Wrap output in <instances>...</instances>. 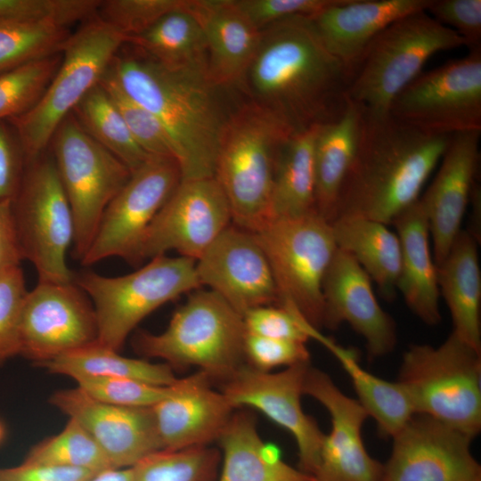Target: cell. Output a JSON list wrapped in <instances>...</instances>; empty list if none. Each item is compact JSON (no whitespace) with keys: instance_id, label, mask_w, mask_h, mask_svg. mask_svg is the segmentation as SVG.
<instances>
[{"instance_id":"19","label":"cell","mask_w":481,"mask_h":481,"mask_svg":"<svg viewBox=\"0 0 481 481\" xmlns=\"http://www.w3.org/2000/svg\"><path fill=\"white\" fill-rule=\"evenodd\" d=\"M195 268L200 286L242 316L256 307L280 305L269 262L253 232L231 224L196 260Z\"/></svg>"},{"instance_id":"8","label":"cell","mask_w":481,"mask_h":481,"mask_svg":"<svg viewBox=\"0 0 481 481\" xmlns=\"http://www.w3.org/2000/svg\"><path fill=\"white\" fill-rule=\"evenodd\" d=\"M126 37L99 18L70 34L53 77L37 103L12 118L27 162L42 155L61 123L98 85Z\"/></svg>"},{"instance_id":"26","label":"cell","mask_w":481,"mask_h":481,"mask_svg":"<svg viewBox=\"0 0 481 481\" xmlns=\"http://www.w3.org/2000/svg\"><path fill=\"white\" fill-rule=\"evenodd\" d=\"M207 43L208 69L217 86L240 84L258 46V30L235 0H191Z\"/></svg>"},{"instance_id":"35","label":"cell","mask_w":481,"mask_h":481,"mask_svg":"<svg viewBox=\"0 0 481 481\" xmlns=\"http://www.w3.org/2000/svg\"><path fill=\"white\" fill-rule=\"evenodd\" d=\"M38 365L75 380L92 377L128 378L152 385L170 386L178 379L167 363L125 357L98 342Z\"/></svg>"},{"instance_id":"24","label":"cell","mask_w":481,"mask_h":481,"mask_svg":"<svg viewBox=\"0 0 481 481\" xmlns=\"http://www.w3.org/2000/svg\"><path fill=\"white\" fill-rule=\"evenodd\" d=\"M203 371L178 379L173 391L152 406L163 450L208 445L218 440L233 413L222 391Z\"/></svg>"},{"instance_id":"38","label":"cell","mask_w":481,"mask_h":481,"mask_svg":"<svg viewBox=\"0 0 481 481\" xmlns=\"http://www.w3.org/2000/svg\"><path fill=\"white\" fill-rule=\"evenodd\" d=\"M68 28L41 22H0V74L61 53Z\"/></svg>"},{"instance_id":"48","label":"cell","mask_w":481,"mask_h":481,"mask_svg":"<svg viewBox=\"0 0 481 481\" xmlns=\"http://www.w3.org/2000/svg\"><path fill=\"white\" fill-rule=\"evenodd\" d=\"M426 11L461 36L469 49L481 48V0H431Z\"/></svg>"},{"instance_id":"40","label":"cell","mask_w":481,"mask_h":481,"mask_svg":"<svg viewBox=\"0 0 481 481\" xmlns=\"http://www.w3.org/2000/svg\"><path fill=\"white\" fill-rule=\"evenodd\" d=\"M61 61V53L0 74V120L28 111L40 99Z\"/></svg>"},{"instance_id":"29","label":"cell","mask_w":481,"mask_h":481,"mask_svg":"<svg viewBox=\"0 0 481 481\" xmlns=\"http://www.w3.org/2000/svg\"><path fill=\"white\" fill-rule=\"evenodd\" d=\"M222 449L217 481H316L285 463L280 450L265 444L253 414L232 413L218 440Z\"/></svg>"},{"instance_id":"5","label":"cell","mask_w":481,"mask_h":481,"mask_svg":"<svg viewBox=\"0 0 481 481\" xmlns=\"http://www.w3.org/2000/svg\"><path fill=\"white\" fill-rule=\"evenodd\" d=\"M243 317L210 289H198L159 334L141 331L134 346L171 368L198 367L211 380L224 382L244 363Z\"/></svg>"},{"instance_id":"28","label":"cell","mask_w":481,"mask_h":481,"mask_svg":"<svg viewBox=\"0 0 481 481\" xmlns=\"http://www.w3.org/2000/svg\"><path fill=\"white\" fill-rule=\"evenodd\" d=\"M478 242L468 230L461 229L436 269L439 293L451 313L452 333L481 352Z\"/></svg>"},{"instance_id":"1","label":"cell","mask_w":481,"mask_h":481,"mask_svg":"<svg viewBox=\"0 0 481 481\" xmlns=\"http://www.w3.org/2000/svg\"><path fill=\"white\" fill-rule=\"evenodd\" d=\"M349 77L308 16H291L261 30L240 83L252 102L280 115L295 131L338 118Z\"/></svg>"},{"instance_id":"7","label":"cell","mask_w":481,"mask_h":481,"mask_svg":"<svg viewBox=\"0 0 481 481\" xmlns=\"http://www.w3.org/2000/svg\"><path fill=\"white\" fill-rule=\"evenodd\" d=\"M466 45L456 32L427 11L405 15L386 27L368 45L346 95L374 115L388 113L395 97L436 53Z\"/></svg>"},{"instance_id":"36","label":"cell","mask_w":481,"mask_h":481,"mask_svg":"<svg viewBox=\"0 0 481 481\" xmlns=\"http://www.w3.org/2000/svg\"><path fill=\"white\" fill-rule=\"evenodd\" d=\"M82 127L132 172L151 155L135 142L114 102L99 83L72 111Z\"/></svg>"},{"instance_id":"15","label":"cell","mask_w":481,"mask_h":481,"mask_svg":"<svg viewBox=\"0 0 481 481\" xmlns=\"http://www.w3.org/2000/svg\"><path fill=\"white\" fill-rule=\"evenodd\" d=\"M20 339V355L37 364L97 342L90 298L74 281H38L23 304Z\"/></svg>"},{"instance_id":"42","label":"cell","mask_w":481,"mask_h":481,"mask_svg":"<svg viewBox=\"0 0 481 481\" xmlns=\"http://www.w3.org/2000/svg\"><path fill=\"white\" fill-rule=\"evenodd\" d=\"M98 0H0V22L68 26L97 13Z\"/></svg>"},{"instance_id":"21","label":"cell","mask_w":481,"mask_h":481,"mask_svg":"<svg viewBox=\"0 0 481 481\" xmlns=\"http://www.w3.org/2000/svg\"><path fill=\"white\" fill-rule=\"evenodd\" d=\"M303 395L322 404L330 415L331 430L325 435L316 481H380L383 465L371 458L362 428L369 417L358 400L344 394L324 371L308 367Z\"/></svg>"},{"instance_id":"12","label":"cell","mask_w":481,"mask_h":481,"mask_svg":"<svg viewBox=\"0 0 481 481\" xmlns=\"http://www.w3.org/2000/svg\"><path fill=\"white\" fill-rule=\"evenodd\" d=\"M11 205L22 258L33 264L38 281H73L75 274L66 262L73 217L53 157L42 154L27 162Z\"/></svg>"},{"instance_id":"31","label":"cell","mask_w":481,"mask_h":481,"mask_svg":"<svg viewBox=\"0 0 481 481\" xmlns=\"http://www.w3.org/2000/svg\"><path fill=\"white\" fill-rule=\"evenodd\" d=\"M330 226L337 248L360 265L384 298L393 300L401 256L396 233L381 222L356 216L337 218Z\"/></svg>"},{"instance_id":"4","label":"cell","mask_w":481,"mask_h":481,"mask_svg":"<svg viewBox=\"0 0 481 481\" xmlns=\"http://www.w3.org/2000/svg\"><path fill=\"white\" fill-rule=\"evenodd\" d=\"M293 134L280 115L252 101L227 117L214 177L228 200L232 224L257 232L270 221L278 154Z\"/></svg>"},{"instance_id":"30","label":"cell","mask_w":481,"mask_h":481,"mask_svg":"<svg viewBox=\"0 0 481 481\" xmlns=\"http://www.w3.org/2000/svg\"><path fill=\"white\" fill-rule=\"evenodd\" d=\"M363 107L346 95L341 114L319 125L314 143L315 212L333 221L340 189L354 161Z\"/></svg>"},{"instance_id":"52","label":"cell","mask_w":481,"mask_h":481,"mask_svg":"<svg viewBox=\"0 0 481 481\" xmlns=\"http://www.w3.org/2000/svg\"><path fill=\"white\" fill-rule=\"evenodd\" d=\"M12 202H0V270L23 259L15 231Z\"/></svg>"},{"instance_id":"50","label":"cell","mask_w":481,"mask_h":481,"mask_svg":"<svg viewBox=\"0 0 481 481\" xmlns=\"http://www.w3.org/2000/svg\"><path fill=\"white\" fill-rule=\"evenodd\" d=\"M27 159L21 143L0 120V202H12L25 173Z\"/></svg>"},{"instance_id":"23","label":"cell","mask_w":481,"mask_h":481,"mask_svg":"<svg viewBox=\"0 0 481 481\" xmlns=\"http://www.w3.org/2000/svg\"><path fill=\"white\" fill-rule=\"evenodd\" d=\"M479 131L451 135L439 168L419 200L428 222L436 265L447 256L461 230L480 160Z\"/></svg>"},{"instance_id":"3","label":"cell","mask_w":481,"mask_h":481,"mask_svg":"<svg viewBox=\"0 0 481 481\" xmlns=\"http://www.w3.org/2000/svg\"><path fill=\"white\" fill-rule=\"evenodd\" d=\"M450 137L363 108L356 153L340 189L333 221L356 216L390 225L420 198Z\"/></svg>"},{"instance_id":"34","label":"cell","mask_w":481,"mask_h":481,"mask_svg":"<svg viewBox=\"0 0 481 481\" xmlns=\"http://www.w3.org/2000/svg\"><path fill=\"white\" fill-rule=\"evenodd\" d=\"M321 344L338 360L350 377L358 401L377 423L380 434L395 436L416 414L405 387L398 381L390 382L363 370L354 350L344 348L327 337Z\"/></svg>"},{"instance_id":"33","label":"cell","mask_w":481,"mask_h":481,"mask_svg":"<svg viewBox=\"0 0 481 481\" xmlns=\"http://www.w3.org/2000/svg\"><path fill=\"white\" fill-rule=\"evenodd\" d=\"M190 1L172 11L126 43L169 68L208 69L207 43L202 26L190 10Z\"/></svg>"},{"instance_id":"37","label":"cell","mask_w":481,"mask_h":481,"mask_svg":"<svg viewBox=\"0 0 481 481\" xmlns=\"http://www.w3.org/2000/svg\"><path fill=\"white\" fill-rule=\"evenodd\" d=\"M23 461L94 473L114 469L94 438L72 419L60 433L34 445Z\"/></svg>"},{"instance_id":"11","label":"cell","mask_w":481,"mask_h":481,"mask_svg":"<svg viewBox=\"0 0 481 481\" xmlns=\"http://www.w3.org/2000/svg\"><path fill=\"white\" fill-rule=\"evenodd\" d=\"M50 143L72 213L74 257L81 261L104 210L128 181L131 171L94 140L72 112L59 125Z\"/></svg>"},{"instance_id":"49","label":"cell","mask_w":481,"mask_h":481,"mask_svg":"<svg viewBox=\"0 0 481 481\" xmlns=\"http://www.w3.org/2000/svg\"><path fill=\"white\" fill-rule=\"evenodd\" d=\"M251 23L262 30L291 16H312L337 0H235Z\"/></svg>"},{"instance_id":"16","label":"cell","mask_w":481,"mask_h":481,"mask_svg":"<svg viewBox=\"0 0 481 481\" xmlns=\"http://www.w3.org/2000/svg\"><path fill=\"white\" fill-rule=\"evenodd\" d=\"M231 224L228 200L215 177L181 179L149 226L139 260L175 250L196 261Z\"/></svg>"},{"instance_id":"47","label":"cell","mask_w":481,"mask_h":481,"mask_svg":"<svg viewBox=\"0 0 481 481\" xmlns=\"http://www.w3.org/2000/svg\"><path fill=\"white\" fill-rule=\"evenodd\" d=\"M243 350L247 363L263 371L308 363L310 359L309 351L304 342L266 338L247 332Z\"/></svg>"},{"instance_id":"14","label":"cell","mask_w":481,"mask_h":481,"mask_svg":"<svg viewBox=\"0 0 481 481\" xmlns=\"http://www.w3.org/2000/svg\"><path fill=\"white\" fill-rule=\"evenodd\" d=\"M180 180L175 159L151 155L107 206L81 264L91 265L111 257L140 263L145 233Z\"/></svg>"},{"instance_id":"44","label":"cell","mask_w":481,"mask_h":481,"mask_svg":"<svg viewBox=\"0 0 481 481\" xmlns=\"http://www.w3.org/2000/svg\"><path fill=\"white\" fill-rule=\"evenodd\" d=\"M187 0H105L98 7V18L126 39L139 35L165 14L183 7Z\"/></svg>"},{"instance_id":"54","label":"cell","mask_w":481,"mask_h":481,"mask_svg":"<svg viewBox=\"0 0 481 481\" xmlns=\"http://www.w3.org/2000/svg\"><path fill=\"white\" fill-rule=\"evenodd\" d=\"M4 427L2 425V423L0 422V444L4 438Z\"/></svg>"},{"instance_id":"9","label":"cell","mask_w":481,"mask_h":481,"mask_svg":"<svg viewBox=\"0 0 481 481\" xmlns=\"http://www.w3.org/2000/svg\"><path fill=\"white\" fill-rule=\"evenodd\" d=\"M195 265L192 258L160 255L122 276L107 277L92 271L75 274L74 281L94 308L97 342L118 352L147 315L182 294L201 288Z\"/></svg>"},{"instance_id":"51","label":"cell","mask_w":481,"mask_h":481,"mask_svg":"<svg viewBox=\"0 0 481 481\" xmlns=\"http://www.w3.org/2000/svg\"><path fill=\"white\" fill-rule=\"evenodd\" d=\"M96 474L84 469L22 461L14 467L0 468V481H89Z\"/></svg>"},{"instance_id":"25","label":"cell","mask_w":481,"mask_h":481,"mask_svg":"<svg viewBox=\"0 0 481 481\" xmlns=\"http://www.w3.org/2000/svg\"><path fill=\"white\" fill-rule=\"evenodd\" d=\"M430 3L431 0H337L308 17L323 45L341 63L351 81L368 45L380 31L405 15L426 11Z\"/></svg>"},{"instance_id":"45","label":"cell","mask_w":481,"mask_h":481,"mask_svg":"<svg viewBox=\"0 0 481 481\" xmlns=\"http://www.w3.org/2000/svg\"><path fill=\"white\" fill-rule=\"evenodd\" d=\"M77 387L92 397L111 404L152 407L173 391L174 384L158 386L128 378H81Z\"/></svg>"},{"instance_id":"46","label":"cell","mask_w":481,"mask_h":481,"mask_svg":"<svg viewBox=\"0 0 481 481\" xmlns=\"http://www.w3.org/2000/svg\"><path fill=\"white\" fill-rule=\"evenodd\" d=\"M242 317L247 333L272 338L306 343L312 330L316 329L287 304L256 307Z\"/></svg>"},{"instance_id":"20","label":"cell","mask_w":481,"mask_h":481,"mask_svg":"<svg viewBox=\"0 0 481 481\" xmlns=\"http://www.w3.org/2000/svg\"><path fill=\"white\" fill-rule=\"evenodd\" d=\"M50 402L87 431L114 469L132 468L163 450L151 407L108 404L78 387L53 393Z\"/></svg>"},{"instance_id":"41","label":"cell","mask_w":481,"mask_h":481,"mask_svg":"<svg viewBox=\"0 0 481 481\" xmlns=\"http://www.w3.org/2000/svg\"><path fill=\"white\" fill-rule=\"evenodd\" d=\"M100 84L114 102L136 144L149 155L175 159L169 138L154 115L132 99L107 71Z\"/></svg>"},{"instance_id":"18","label":"cell","mask_w":481,"mask_h":481,"mask_svg":"<svg viewBox=\"0 0 481 481\" xmlns=\"http://www.w3.org/2000/svg\"><path fill=\"white\" fill-rule=\"evenodd\" d=\"M380 481H481L471 436L424 414H414L393 437Z\"/></svg>"},{"instance_id":"32","label":"cell","mask_w":481,"mask_h":481,"mask_svg":"<svg viewBox=\"0 0 481 481\" xmlns=\"http://www.w3.org/2000/svg\"><path fill=\"white\" fill-rule=\"evenodd\" d=\"M318 126L293 134L281 147L271 195V219L315 212L314 143Z\"/></svg>"},{"instance_id":"17","label":"cell","mask_w":481,"mask_h":481,"mask_svg":"<svg viewBox=\"0 0 481 481\" xmlns=\"http://www.w3.org/2000/svg\"><path fill=\"white\" fill-rule=\"evenodd\" d=\"M309 366L308 362L270 372L244 363L223 382L221 391L233 409L254 408L287 429L298 446L299 469L314 477L325 434L301 405L304 379Z\"/></svg>"},{"instance_id":"53","label":"cell","mask_w":481,"mask_h":481,"mask_svg":"<svg viewBox=\"0 0 481 481\" xmlns=\"http://www.w3.org/2000/svg\"><path fill=\"white\" fill-rule=\"evenodd\" d=\"M89 481H134L133 467L107 469L97 473Z\"/></svg>"},{"instance_id":"27","label":"cell","mask_w":481,"mask_h":481,"mask_svg":"<svg viewBox=\"0 0 481 481\" xmlns=\"http://www.w3.org/2000/svg\"><path fill=\"white\" fill-rule=\"evenodd\" d=\"M400 242L396 289L410 310L428 325L441 321L437 269L431 254L428 218L418 199L392 222Z\"/></svg>"},{"instance_id":"13","label":"cell","mask_w":481,"mask_h":481,"mask_svg":"<svg viewBox=\"0 0 481 481\" xmlns=\"http://www.w3.org/2000/svg\"><path fill=\"white\" fill-rule=\"evenodd\" d=\"M388 114L436 135L481 132V48L420 73L395 97Z\"/></svg>"},{"instance_id":"2","label":"cell","mask_w":481,"mask_h":481,"mask_svg":"<svg viewBox=\"0 0 481 481\" xmlns=\"http://www.w3.org/2000/svg\"><path fill=\"white\" fill-rule=\"evenodd\" d=\"M107 73L159 121L182 180L214 177L227 117L207 70L169 68L138 50L118 53Z\"/></svg>"},{"instance_id":"6","label":"cell","mask_w":481,"mask_h":481,"mask_svg":"<svg viewBox=\"0 0 481 481\" xmlns=\"http://www.w3.org/2000/svg\"><path fill=\"white\" fill-rule=\"evenodd\" d=\"M480 377L481 352L452 332L437 346H410L397 381L408 392L416 414L473 438L481 429Z\"/></svg>"},{"instance_id":"43","label":"cell","mask_w":481,"mask_h":481,"mask_svg":"<svg viewBox=\"0 0 481 481\" xmlns=\"http://www.w3.org/2000/svg\"><path fill=\"white\" fill-rule=\"evenodd\" d=\"M29 290L19 265L0 270V364L20 355V324Z\"/></svg>"},{"instance_id":"10","label":"cell","mask_w":481,"mask_h":481,"mask_svg":"<svg viewBox=\"0 0 481 481\" xmlns=\"http://www.w3.org/2000/svg\"><path fill=\"white\" fill-rule=\"evenodd\" d=\"M255 233L269 262L280 305L291 306L319 330L323 326L322 282L338 249L330 224L312 212L271 219Z\"/></svg>"},{"instance_id":"22","label":"cell","mask_w":481,"mask_h":481,"mask_svg":"<svg viewBox=\"0 0 481 481\" xmlns=\"http://www.w3.org/2000/svg\"><path fill=\"white\" fill-rule=\"evenodd\" d=\"M323 326L347 322L366 342L371 358L389 354L396 344L394 320L379 304L371 280L347 253L337 249L322 282Z\"/></svg>"},{"instance_id":"39","label":"cell","mask_w":481,"mask_h":481,"mask_svg":"<svg viewBox=\"0 0 481 481\" xmlns=\"http://www.w3.org/2000/svg\"><path fill=\"white\" fill-rule=\"evenodd\" d=\"M220 462L209 445L160 450L133 467L134 481H217Z\"/></svg>"}]
</instances>
